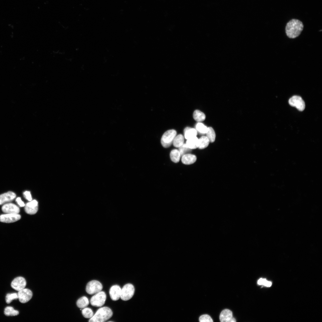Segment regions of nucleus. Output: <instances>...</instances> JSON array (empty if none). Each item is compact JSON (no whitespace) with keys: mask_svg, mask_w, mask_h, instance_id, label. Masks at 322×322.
Instances as JSON below:
<instances>
[{"mask_svg":"<svg viewBox=\"0 0 322 322\" xmlns=\"http://www.w3.org/2000/svg\"><path fill=\"white\" fill-rule=\"evenodd\" d=\"M303 28L301 21L298 19H292L287 24L285 27L286 35L290 38H295L300 34Z\"/></svg>","mask_w":322,"mask_h":322,"instance_id":"obj_1","label":"nucleus"},{"mask_svg":"<svg viewBox=\"0 0 322 322\" xmlns=\"http://www.w3.org/2000/svg\"><path fill=\"white\" fill-rule=\"evenodd\" d=\"M113 312L109 307L104 306L98 309L94 315L90 318L89 322H104L112 316Z\"/></svg>","mask_w":322,"mask_h":322,"instance_id":"obj_2","label":"nucleus"},{"mask_svg":"<svg viewBox=\"0 0 322 322\" xmlns=\"http://www.w3.org/2000/svg\"><path fill=\"white\" fill-rule=\"evenodd\" d=\"M176 134V131L174 129L169 130L165 132L161 138V142L162 146L165 148L170 146L173 143Z\"/></svg>","mask_w":322,"mask_h":322,"instance_id":"obj_3","label":"nucleus"},{"mask_svg":"<svg viewBox=\"0 0 322 322\" xmlns=\"http://www.w3.org/2000/svg\"><path fill=\"white\" fill-rule=\"evenodd\" d=\"M135 289L131 284H127L123 286L121 290L120 298L123 301H126L131 299L134 295Z\"/></svg>","mask_w":322,"mask_h":322,"instance_id":"obj_4","label":"nucleus"},{"mask_svg":"<svg viewBox=\"0 0 322 322\" xmlns=\"http://www.w3.org/2000/svg\"><path fill=\"white\" fill-rule=\"evenodd\" d=\"M106 297L105 292L101 291L92 297L90 300L91 304L94 306H101L104 304Z\"/></svg>","mask_w":322,"mask_h":322,"instance_id":"obj_5","label":"nucleus"},{"mask_svg":"<svg viewBox=\"0 0 322 322\" xmlns=\"http://www.w3.org/2000/svg\"><path fill=\"white\" fill-rule=\"evenodd\" d=\"M103 287L99 281L93 280L89 282L86 285V291L89 294L93 295L101 291Z\"/></svg>","mask_w":322,"mask_h":322,"instance_id":"obj_6","label":"nucleus"},{"mask_svg":"<svg viewBox=\"0 0 322 322\" xmlns=\"http://www.w3.org/2000/svg\"><path fill=\"white\" fill-rule=\"evenodd\" d=\"M289 103L291 106L295 107L299 111H303L305 109V102L300 96H293L289 99Z\"/></svg>","mask_w":322,"mask_h":322,"instance_id":"obj_7","label":"nucleus"},{"mask_svg":"<svg viewBox=\"0 0 322 322\" xmlns=\"http://www.w3.org/2000/svg\"><path fill=\"white\" fill-rule=\"evenodd\" d=\"M18 295L20 302L22 303H25L28 302L32 298V293L30 290L24 288L18 291Z\"/></svg>","mask_w":322,"mask_h":322,"instance_id":"obj_8","label":"nucleus"},{"mask_svg":"<svg viewBox=\"0 0 322 322\" xmlns=\"http://www.w3.org/2000/svg\"><path fill=\"white\" fill-rule=\"evenodd\" d=\"M26 285V281L23 277H18L14 278L11 282V287L15 290L19 291L24 288Z\"/></svg>","mask_w":322,"mask_h":322,"instance_id":"obj_9","label":"nucleus"},{"mask_svg":"<svg viewBox=\"0 0 322 322\" xmlns=\"http://www.w3.org/2000/svg\"><path fill=\"white\" fill-rule=\"evenodd\" d=\"M21 218V215L18 214L6 213L0 215V222L6 223H12L19 220Z\"/></svg>","mask_w":322,"mask_h":322,"instance_id":"obj_10","label":"nucleus"},{"mask_svg":"<svg viewBox=\"0 0 322 322\" xmlns=\"http://www.w3.org/2000/svg\"><path fill=\"white\" fill-rule=\"evenodd\" d=\"M219 319L221 322H235L236 321L233 316L232 311L227 309H225L221 312Z\"/></svg>","mask_w":322,"mask_h":322,"instance_id":"obj_11","label":"nucleus"},{"mask_svg":"<svg viewBox=\"0 0 322 322\" xmlns=\"http://www.w3.org/2000/svg\"><path fill=\"white\" fill-rule=\"evenodd\" d=\"M1 209L2 211L6 213L17 214L20 212L19 208L12 203L4 204L2 206Z\"/></svg>","mask_w":322,"mask_h":322,"instance_id":"obj_12","label":"nucleus"},{"mask_svg":"<svg viewBox=\"0 0 322 322\" xmlns=\"http://www.w3.org/2000/svg\"><path fill=\"white\" fill-rule=\"evenodd\" d=\"M24 209L27 214L32 215L36 213L38 210V202L35 200H31L25 205Z\"/></svg>","mask_w":322,"mask_h":322,"instance_id":"obj_13","label":"nucleus"},{"mask_svg":"<svg viewBox=\"0 0 322 322\" xmlns=\"http://www.w3.org/2000/svg\"><path fill=\"white\" fill-rule=\"evenodd\" d=\"M16 197L15 193L9 191L0 195V205L13 201Z\"/></svg>","mask_w":322,"mask_h":322,"instance_id":"obj_14","label":"nucleus"},{"mask_svg":"<svg viewBox=\"0 0 322 322\" xmlns=\"http://www.w3.org/2000/svg\"><path fill=\"white\" fill-rule=\"evenodd\" d=\"M121 288L118 285L112 286L110 288L109 295L111 299L113 301L118 300L120 297Z\"/></svg>","mask_w":322,"mask_h":322,"instance_id":"obj_15","label":"nucleus"},{"mask_svg":"<svg viewBox=\"0 0 322 322\" xmlns=\"http://www.w3.org/2000/svg\"><path fill=\"white\" fill-rule=\"evenodd\" d=\"M181 160L184 164L190 165L196 161V157L193 154L188 153L182 156Z\"/></svg>","mask_w":322,"mask_h":322,"instance_id":"obj_16","label":"nucleus"},{"mask_svg":"<svg viewBox=\"0 0 322 322\" xmlns=\"http://www.w3.org/2000/svg\"><path fill=\"white\" fill-rule=\"evenodd\" d=\"M184 133L185 137L187 140L196 137L197 134V131L196 129L189 127H187L184 129Z\"/></svg>","mask_w":322,"mask_h":322,"instance_id":"obj_17","label":"nucleus"},{"mask_svg":"<svg viewBox=\"0 0 322 322\" xmlns=\"http://www.w3.org/2000/svg\"><path fill=\"white\" fill-rule=\"evenodd\" d=\"M187 140L186 144L189 148L192 149L198 148L199 140L196 137Z\"/></svg>","mask_w":322,"mask_h":322,"instance_id":"obj_18","label":"nucleus"},{"mask_svg":"<svg viewBox=\"0 0 322 322\" xmlns=\"http://www.w3.org/2000/svg\"><path fill=\"white\" fill-rule=\"evenodd\" d=\"M89 301L86 296H83L79 298L77 301L76 304L78 307L81 309L86 307L89 304Z\"/></svg>","mask_w":322,"mask_h":322,"instance_id":"obj_19","label":"nucleus"},{"mask_svg":"<svg viewBox=\"0 0 322 322\" xmlns=\"http://www.w3.org/2000/svg\"><path fill=\"white\" fill-rule=\"evenodd\" d=\"M193 117L196 121L199 122L204 121L206 118L205 114L203 112L198 110H195L194 112Z\"/></svg>","mask_w":322,"mask_h":322,"instance_id":"obj_20","label":"nucleus"},{"mask_svg":"<svg viewBox=\"0 0 322 322\" xmlns=\"http://www.w3.org/2000/svg\"><path fill=\"white\" fill-rule=\"evenodd\" d=\"M199 140L198 148L202 149L207 148L210 143L209 140L206 136L201 137Z\"/></svg>","mask_w":322,"mask_h":322,"instance_id":"obj_21","label":"nucleus"},{"mask_svg":"<svg viewBox=\"0 0 322 322\" xmlns=\"http://www.w3.org/2000/svg\"><path fill=\"white\" fill-rule=\"evenodd\" d=\"M181 156L179 150L176 149L172 150L170 153V157L171 160L175 163L179 162Z\"/></svg>","mask_w":322,"mask_h":322,"instance_id":"obj_22","label":"nucleus"},{"mask_svg":"<svg viewBox=\"0 0 322 322\" xmlns=\"http://www.w3.org/2000/svg\"><path fill=\"white\" fill-rule=\"evenodd\" d=\"M184 137L183 135L179 134L176 136L173 142L174 146L177 148H179L183 144Z\"/></svg>","mask_w":322,"mask_h":322,"instance_id":"obj_23","label":"nucleus"},{"mask_svg":"<svg viewBox=\"0 0 322 322\" xmlns=\"http://www.w3.org/2000/svg\"><path fill=\"white\" fill-rule=\"evenodd\" d=\"M205 134H206V136L209 140L210 142L213 143L214 142L216 138V134L214 129L212 127H208Z\"/></svg>","mask_w":322,"mask_h":322,"instance_id":"obj_24","label":"nucleus"},{"mask_svg":"<svg viewBox=\"0 0 322 322\" xmlns=\"http://www.w3.org/2000/svg\"><path fill=\"white\" fill-rule=\"evenodd\" d=\"M4 314L7 316H15L19 314V312L14 309L12 307L7 306L4 309Z\"/></svg>","mask_w":322,"mask_h":322,"instance_id":"obj_25","label":"nucleus"},{"mask_svg":"<svg viewBox=\"0 0 322 322\" xmlns=\"http://www.w3.org/2000/svg\"><path fill=\"white\" fill-rule=\"evenodd\" d=\"M82 313L83 317L86 318H90L93 315V312L90 308L85 307L82 310Z\"/></svg>","mask_w":322,"mask_h":322,"instance_id":"obj_26","label":"nucleus"},{"mask_svg":"<svg viewBox=\"0 0 322 322\" xmlns=\"http://www.w3.org/2000/svg\"><path fill=\"white\" fill-rule=\"evenodd\" d=\"M179 148V151L181 156L186 154L189 153L191 152V150L187 146L186 143H184Z\"/></svg>","mask_w":322,"mask_h":322,"instance_id":"obj_27","label":"nucleus"},{"mask_svg":"<svg viewBox=\"0 0 322 322\" xmlns=\"http://www.w3.org/2000/svg\"><path fill=\"white\" fill-rule=\"evenodd\" d=\"M18 298V293H14L7 294L5 297L6 301L7 304H9L14 299Z\"/></svg>","mask_w":322,"mask_h":322,"instance_id":"obj_28","label":"nucleus"},{"mask_svg":"<svg viewBox=\"0 0 322 322\" xmlns=\"http://www.w3.org/2000/svg\"><path fill=\"white\" fill-rule=\"evenodd\" d=\"M208 127L205 126L202 123L199 122L196 125V131H197L200 133L202 134H205L207 130Z\"/></svg>","mask_w":322,"mask_h":322,"instance_id":"obj_29","label":"nucleus"},{"mask_svg":"<svg viewBox=\"0 0 322 322\" xmlns=\"http://www.w3.org/2000/svg\"><path fill=\"white\" fill-rule=\"evenodd\" d=\"M199 320L200 322H212L213 321L211 317L208 315H202L199 318Z\"/></svg>","mask_w":322,"mask_h":322,"instance_id":"obj_30","label":"nucleus"},{"mask_svg":"<svg viewBox=\"0 0 322 322\" xmlns=\"http://www.w3.org/2000/svg\"><path fill=\"white\" fill-rule=\"evenodd\" d=\"M23 194L24 197L27 200L29 201L32 200V198L30 192L25 191L23 193Z\"/></svg>","mask_w":322,"mask_h":322,"instance_id":"obj_31","label":"nucleus"},{"mask_svg":"<svg viewBox=\"0 0 322 322\" xmlns=\"http://www.w3.org/2000/svg\"><path fill=\"white\" fill-rule=\"evenodd\" d=\"M16 201L20 207H22L25 206V205L24 203L22 201L20 197H17Z\"/></svg>","mask_w":322,"mask_h":322,"instance_id":"obj_32","label":"nucleus"},{"mask_svg":"<svg viewBox=\"0 0 322 322\" xmlns=\"http://www.w3.org/2000/svg\"><path fill=\"white\" fill-rule=\"evenodd\" d=\"M266 281L267 280L265 279L261 278L258 280V284L260 285H264Z\"/></svg>","mask_w":322,"mask_h":322,"instance_id":"obj_33","label":"nucleus"},{"mask_svg":"<svg viewBox=\"0 0 322 322\" xmlns=\"http://www.w3.org/2000/svg\"><path fill=\"white\" fill-rule=\"evenodd\" d=\"M271 285H272V283H271V282L270 281H267V280L266 281L265 283L264 284V286H266V287H269L271 286Z\"/></svg>","mask_w":322,"mask_h":322,"instance_id":"obj_34","label":"nucleus"}]
</instances>
